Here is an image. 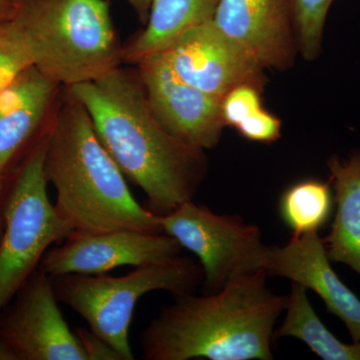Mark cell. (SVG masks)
Returning <instances> with one entry per match:
<instances>
[{
    "instance_id": "obj_19",
    "label": "cell",
    "mask_w": 360,
    "mask_h": 360,
    "mask_svg": "<svg viewBox=\"0 0 360 360\" xmlns=\"http://www.w3.org/2000/svg\"><path fill=\"white\" fill-rule=\"evenodd\" d=\"M335 0H290L296 44L303 59L312 61L322 49L324 25Z\"/></svg>"
},
{
    "instance_id": "obj_13",
    "label": "cell",
    "mask_w": 360,
    "mask_h": 360,
    "mask_svg": "<svg viewBox=\"0 0 360 360\" xmlns=\"http://www.w3.org/2000/svg\"><path fill=\"white\" fill-rule=\"evenodd\" d=\"M265 271L314 291L328 311L345 324L354 342L360 343V300L331 267L319 231L293 236L283 246H269Z\"/></svg>"
},
{
    "instance_id": "obj_11",
    "label": "cell",
    "mask_w": 360,
    "mask_h": 360,
    "mask_svg": "<svg viewBox=\"0 0 360 360\" xmlns=\"http://www.w3.org/2000/svg\"><path fill=\"white\" fill-rule=\"evenodd\" d=\"M136 66L149 106L163 129L193 148H217L225 127L221 99L182 82L161 53Z\"/></svg>"
},
{
    "instance_id": "obj_25",
    "label": "cell",
    "mask_w": 360,
    "mask_h": 360,
    "mask_svg": "<svg viewBox=\"0 0 360 360\" xmlns=\"http://www.w3.org/2000/svg\"><path fill=\"white\" fill-rule=\"evenodd\" d=\"M125 1L134 9L139 20L141 22L146 23V20H148L149 11H150L153 0H125Z\"/></svg>"
},
{
    "instance_id": "obj_16",
    "label": "cell",
    "mask_w": 360,
    "mask_h": 360,
    "mask_svg": "<svg viewBox=\"0 0 360 360\" xmlns=\"http://www.w3.org/2000/svg\"><path fill=\"white\" fill-rule=\"evenodd\" d=\"M220 0H153L146 27L122 49V63L137 65L168 51L187 32L213 20Z\"/></svg>"
},
{
    "instance_id": "obj_7",
    "label": "cell",
    "mask_w": 360,
    "mask_h": 360,
    "mask_svg": "<svg viewBox=\"0 0 360 360\" xmlns=\"http://www.w3.org/2000/svg\"><path fill=\"white\" fill-rule=\"evenodd\" d=\"M163 233L200 259L205 295L219 292L232 281L265 270L267 248L262 231L238 214H219L186 201L160 217Z\"/></svg>"
},
{
    "instance_id": "obj_5",
    "label": "cell",
    "mask_w": 360,
    "mask_h": 360,
    "mask_svg": "<svg viewBox=\"0 0 360 360\" xmlns=\"http://www.w3.org/2000/svg\"><path fill=\"white\" fill-rule=\"evenodd\" d=\"M203 276L200 264L180 255L135 267L122 276L71 274L51 278L59 302L77 312L122 360H134L129 328L142 296L156 290L172 295L191 293L203 283Z\"/></svg>"
},
{
    "instance_id": "obj_1",
    "label": "cell",
    "mask_w": 360,
    "mask_h": 360,
    "mask_svg": "<svg viewBox=\"0 0 360 360\" xmlns=\"http://www.w3.org/2000/svg\"><path fill=\"white\" fill-rule=\"evenodd\" d=\"M66 89L89 112L97 137L125 179L146 194V210L163 217L193 200L207 174L205 150L163 129L139 71L120 66Z\"/></svg>"
},
{
    "instance_id": "obj_3",
    "label": "cell",
    "mask_w": 360,
    "mask_h": 360,
    "mask_svg": "<svg viewBox=\"0 0 360 360\" xmlns=\"http://www.w3.org/2000/svg\"><path fill=\"white\" fill-rule=\"evenodd\" d=\"M44 172L56 208L73 231L163 233L160 217L135 200L86 110L65 89L47 122Z\"/></svg>"
},
{
    "instance_id": "obj_24",
    "label": "cell",
    "mask_w": 360,
    "mask_h": 360,
    "mask_svg": "<svg viewBox=\"0 0 360 360\" xmlns=\"http://www.w3.org/2000/svg\"><path fill=\"white\" fill-rule=\"evenodd\" d=\"M20 4L21 0H0V25L13 20Z\"/></svg>"
},
{
    "instance_id": "obj_12",
    "label": "cell",
    "mask_w": 360,
    "mask_h": 360,
    "mask_svg": "<svg viewBox=\"0 0 360 360\" xmlns=\"http://www.w3.org/2000/svg\"><path fill=\"white\" fill-rule=\"evenodd\" d=\"M212 20L262 68L286 70L295 63L290 0H220Z\"/></svg>"
},
{
    "instance_id": "obj_27",
    "label": "cell",
    "mask_w": 360,
    "mask_h": 360,
    "mask_svg": "<svg viewBox=\"0 0 360 360\" xmlns=\"http://www.w3.org/2000/svg\"><path fill=\"white\" fill-rule=\"evenodd\" d=\"M0 360H11V355L7 354L6 350L2 347L1 343H0Z\"/></svg>"
},
{
    "instance_id": "obj_9",
    "label": "cell",
    "mask_w": 360,
    "mask_h": 360,
    "mask_svg": "<svg viewBox=\"0 0 360 360\" xmlns=\"http://www.w3.org/2000/svg\"><path fill=\"white\" fill-rule=\"evenodd\" d=\"M161 54L182 82L219 99L239 85L264 90L266 84L265 68L213 20L189 30Z\"/></svg>"
},
{
    "instance_id": "obj_21",
    "label": "cell",
    "mask_w": 360,
    "mask_h": 360,
    "mask_svg": "<svg viewBox=\"0 0 360 360\" xmlns=\"http://www.w3.org/2000/svg\"><path fill=\"white\" fill-rule=\"evenodd\" d=\"M262 92L255 85L243 84L225 94L220 103L225 127H236L246 117L262 110Z\"/></svg>"
},
{
    "instance_id": "obj_26",
    "label": "cell",
    "mask_w": 360,
    "mask_h": 360,
    "mask_svg": "<svg viewBox=\"0 0 360 360\" xmlns=\"http://www.w3.org/2000/svg\"><path fill=\"white\" fill-rule=\"evenodd\" d=\"M4 175L0 174V241H1L2 234L4 231Z\"/></svg>"
},
{
    "instance_id": "obj_4",
    "label": "cell",
    "mask_w": 360,
    "mask_h": 360,
    "mask_svg": "<svg viewBox=\"0 0 360 360\" xmlns=\"http://www.w3.org/2000/svg\"><path fill=\"white\" fill-rule=\"evenodd\" d=\"M13 21L33 66L65 89L122 65L123 46L105 0H21Z\"/></svg>"
},
{
    "instance_id": "obj_2",
    "label": "cell",
    "mask_w": 360,
    "mask_h": 360,
    "mask_svg": "<svg viewBox=\"0 0 360 360\" xmlns=\"http://www.w3.org/2000/svg\"><path fill=\"white\" fill-rule=\"evenodd\" d=\"M266 271L217 293L174 295L141 335L144 360H272L274 326L288 296L267 286Z\"/></svg>"
},
{
    "instance_id": "obj_6",
    "label": "cell",
    "mask_w": 360,
    "mask_h": 360,
    "mask_svg": "<svg viewBox=\"0 0 360 360\" xmlns=\"http://www.w3.org/2000/svg\"><path fill=\"white\" fill-rule=\"evenodd\" d=\"M46 129L33 142L4 198L0 241V312L39 269L49 246L73 231L47 193Z\"/></svg>"
},
{
    "instance_id": "obj_23",
    "label": "cell",
    "mask_w": 360,
    "mask_h": 360,
    "mask_svg": "<svg viewBox=\"0 0 360 360\" xmlns=\"http://www.w3.org/2000/svg\"><path fill=\"white\" fill-rule=\"evenodd\" d=\"M75 333L84 348L87 360H122L117 352L90 329L77 328Z\"/></svg>"
},
{
    "instance_id": "obj_10",
    "label": "cell",
    "mask_w": 360,
    "mask_h": 360,
    "mask_svg": "<svg viewBox=\"0 0 360 360\" xmlns=\"http://www.w3.org/2000/svg\"><path fill=\"white\" fill-rule=\"evenodd\" d=\"M182 246L167 234L73 231L63 245L49 250L39 267L47 276L104 274L120 266L161 264L180 257Z\"/></svg>"
},
{
    "instance_id": "obj_18",
    "label": "cell",
    "mask_w": 360,
    "mask_h": 360,
    "mask_svg": "<svg viewBox=\"0 0 360 360\" xmlns=\"http://www.w3.org/2000/svg\"><path fill=\"white\" fill-rule=\"evenodd\" d=\"M333 198L329 182L303 179L281 194L278 212L293 236L319 231L333 212Z\"/></svg>"
},
{
    "instance_id": "obj_8",
    "label": "cell",
    "mask_w": 360,
    "mask_h": 360,
    "mask_svg": "<svg viewBox=\"0 0 360 360\" xmlns=\"http://www.w3.org/2000/svg\"><path fill=\"white\" fill-rule=\"evenodd\" d=\"M13 300L0 312V343L11 360H87L44 270H35Z\"/></svg>"
},
{
    "instance_id": "obj_22",
    "label": "cell",
    "mask_w": 360,
    "mask_h": 360,
    "mask_svg": "<svg viewBox=\"0 0 360 360\" xmlns=\"http://www.w3.org/2000/svg\"><path fill=\"white\" fill-rule=\"evenodd\" d=\"M234 129L248 141L272 143L281 136V120L262 108L238 123Z\"/></svg>"
},
{
    "instance_id": "obj_17",
    "label": "cell",
    "mask_w": 360,
    "mask_h": 360,
    "mask_svg": "<svg viewBox=\"0 0 360 360\" xmlns=\"http://www.w3.org/2000/svg\"><path fill=\"white\" fill-rule=\"evenodd\" d=\"M284 311L283 323L274 329V341L291 336L304 342L321 359L360 360V343L345 345L328 330L315 312L304 286L291 284Z\"/></svg>"
},
{
    "instance_id": "obj_14",
    "label": "cell",
    "mask_w": 360,
    "mask_h": 360,
    "mask_svg": "<svg viewBox=\"0 0 360 360\" xmlns=\"http://www.w3.org/2000/svg\"><path fill=\"white\" fill-rule=\"evenodd\" d=\"M60 85L34 66L0 91V174L28 142L44 130ZM47 124V123H46Z\"/></svg>"
},
{
    "instance_id": "obj_15",
    "label": "cell",
    "mask_w": 360,
    "mask_h": 360,
    "mask_svg": "<svg viewBox=\"0 0 360 360\" xmlns=\"http://www.w3.org/2000/svg\"><path fill=\"white\" fill-rule=\"evenodd\" d=\"M328 167L336 212L323 238L326 255L330 262L347 265L360 276V150L345 160L331 156Z\"/></svg>"
},
{
    "instance_id": "obj_20",
    "label": "cell",
    "mask_w": 360,
    "mask_h": 360,
    "mask_svg": "<svg viewBox=\"0 0 360 360\" xmlns=\"http://www.w3.org/2000/svg\"><path fill=\"white\" fill-rule=\"evenodd\" d=\"M32 66V56L13 20L0 25V91Z\"/></svg>"
}]
</instances>
